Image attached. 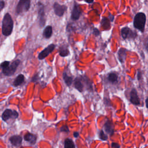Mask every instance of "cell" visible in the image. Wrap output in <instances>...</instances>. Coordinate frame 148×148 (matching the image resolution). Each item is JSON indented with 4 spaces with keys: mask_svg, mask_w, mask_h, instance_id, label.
<instances>
[{
    "mask_svg": "<svg viewBox=\"0 0 148 148\" xmlns=\"http://www.w3.org/2000/svg\"><path fill=\"white\" fill-rule=\"evenodd\" d=\"M14 26V22L11 15L6 13L2 21V34L5 36H8L12 33Z\"/></svg>",
    "mask_w": 148,
    "mask_h": 148,
    "instance_id": "cell-1",
    "label": "cell"
},
{
    "mask_svg": "<svg viewBox=\"0 0 148 148\" xmlns=\"http://www.w3.org/2000/svg\"><path fill=\"white\" fill-rule=\"evenodd\" d=\"M146 21V16L145 14L142 12H139L134 17L133 22L134 26L136 29L143 32L145 31Z\"/></svg>",
    "mask_w": 148,
    "mask_h": 148,
    "instance_id": "cell-2",
    "label": "cell"
},
{
    "mask_svg": "<svg viewBox=\"0 0 148 148\" xmlns=\"http://www.w3.org/2000/svg\"><path fill=\"white\" fill-rule=\"evenodd\" d=\"M20 63V60H16L14 61H13L12 64H9L8 66H6V68L2 69V73L7 76H10L13 75L14 72H16L17 68L18 67V66L19 65Z\"/></svg>",
    "mask_w": 148,
    "mask_h": 148,
    "instance_id": "cell-3",
    "label": "cell"
},
{
    "mask_svg": "<svg viewBox=\"0 0 148 148\" xmlns=\"http://www.w3.org/2000/svg\"><path fill=\"white\" fill-rule=\"evenodd\" d=\"M38 18L40 27H43L46 23V15L45 6L41 2L38 3Z\"/></svg>",
    "mask_w": 148,
    "mask_h": 148,
    "instance_id": "cell-4",
    "label": "cell"
},
{
    "mask_svg": "<svg viewBox=\"0 0 148 148\" xmlns=\"http://www.w3.org/2000/svg\"><path fill=\"white\" fill-rule=\"evenodd\" d=\"M31 0H19L16 8V12L17 14L27 12L30 8Z\"/></svg>",
    "mask_w": 148,
    "mask_h": 148,
    "instance_id": "cell-5",
    "label": "cell"
},
{
    "mask_svg": "<svg viewBox=\"0 0 148 148\" xmlns=\"http://www.w3.org/2000/svg\"><path fill=\"white\" fill-rule=\"evenodd\" d=\"M121 36L124 39H134L136 37L137 34L128 27H124L121 29Z\"/></svg>",
    "mask_w": 148,
    "mask_h": 148,
    "instance_id": "cell-6",
    "label": "cell"
},
{
    "mask_svg": "<svg viewBox=\"0 0 148 148\" xmlns=\"http://www.w3.org/2000/svg\"><path fill=\"white\" fill-rule=\"evenodd\" d=\"M18 116V112L15 110H12L10 109H6L5 111L2 113V119L4 121H6L10 119L13 118L16 119Z\"/></svg>",
    "mask_w": 148,
    "mask_h": 148,
    "instance_id": "cell-7",
    "label": "cell"
},
{
    "mask_svg": "<svg viewBox=\"0 0 148 148\" xmlns=\"http://www.w3.org/2000/svg\"><path fill=\"white\" fill-rule=\"evenodd\" d=\"M53 9L55 14L59 17L64 15L67 9V6L65 5H60L57 2H55L53 5Z\"/></svg>",
    "mask_w": 148,
    "mask_h": 148,
    "instance_id": "cell-8",
    "label": "cell"
},
{
    "mask_svg": "<svg viewBox=\"0 0 148 148\" xmlns=\"http://www.w3.org/2000/svg\"><path fill=\"white\" fill-rule=\"evenodd\" d=\"M56 45L54 44H50L45 49H43L38 55V58L39 60H43L48 56L55 49Z\"/></svg>",
    "mask_w": 148,
    "mask_h": 148,
    "instance_id": "cell-9",
    "label": "cell"
},
{
    "mask_svg": "<svg viewBox=\"0 0 148 148\" xmlns=\"http://www.w3.org/2000/svg\"><path fill=\"white\" fill-rule=\"evenodd\" d=\"M82 11L80 8L79 5H78L76 3H75L71 13V18L73 20H77L79 18L82 14Z\"/></svg>",
    "mask_w": 148,
    "mask_h": 148,
    "instance_id": "cell-10",
    "label": "cell"
},
{
    "mask_svg": "<svg viewBox=\"0 0 148 148\" xmlns=\"http://www.w3.org/2000/svg\"><path fill=\"white\" fill-rule=\"evenodd\" d=\"M130 101L132 103L135 105H139L140 104V100L138 97L137 91L135 88L132 89V90L130 92Z\"/></svg>",
    "mask_w": 148,
    "mask_h": 148,
    "instance_id": "cell-11",
    "label": "cell"
},
{
    "mask_svg": "<svg viewBox=\"0 0 148 148\" xmlns=\"http://www.w3.org/2000/svg\"><path fill=\"white\" fill-rule=\"evenodd\" d=\"M9 141L14 146L19 147L22 143V137L20 135H13L9 138Z\"/></svg>",
    "mask_w": 148,
    "mask_h": 148,
    "instance_id": "cell-12",
    "label": "cell"
},
{
    "mask_svg": "<svg viewBox=\"0 0 148 148\" xmlns=\"http://www.w3.org/2000/svg\"><path fill=\"white\" fill-rule=\"evenodd\" d=\"M25 140L28 142L31 145H34L36 143L37 136L35 134H31L30 132H27L24 136Z\"/></svg>",
    "mask_w": 148,
    "mask_h": 148,
    "instance_id": "cell-13",
    "label": "cell"
},
{
    "mask_svg": "<svg viewBox=\"0 0 148 148\" xmlns=\"http://www.w3.org/2000/svg\"><path fill=\"white\" fill-rule=\"evenodd\" d=\"M52 33H53L52 27L50 25H47L45 28L43 30V35L46 39H49L51 36Z\"/></svg>",
    "mask_w": 148,
    "mask_h": 148,
    "instance_id": "cell-14",
    "label": "cell"
},
{
    "mask_svg": "<svg viewBox=\"0 0 148 148\" xmlns=\"http://www.w3.org/2000/svg\"><path fill=\"white\" fill-rule=\"evenodd\" d=\"M104 128L106 132L109 135H112L113 134V128L112 123L109 120H108L105 123Z\"/></svg>",
    "mask_w": 148,
    "mask_h": 148,
    "instance_id": "cell-15",
    "label": "cell"
},
{
    "mask_svg": "<svg viewBox=\"0 0 148 148\" xmlns=\"http://www.w3.org/2000/svg\"><path fill=\"white\" fill-rule=\"evenodd\" d=\"M126 52H127V50L125 49H124V48L120 49L119 51H118L119 59V61L121 63H123L124 62V60H125Z\"/></svg>",
    "mask_w": 148,
    "mask_h": 148,
    "instance_id": "cell-16",
    "label": "cell"
},
{
    "mask_svg": "<svg viewBox=\"0 0 148 148\" xmlns=\"http://www.w3.org/2000/svg\"><path fill=\"white\" fill-rule=\"evenodd\" d=\"M24 79H25L24 76L22 74L18 75L13 82V86L15 87H17L21 85L24 82Z\"/></svg>",
    "mask_w": 148,
    "mask_h": 148,
    "instance_id": "cell-17",
    "label": "cell"
},
{
    "mask_svg": "<svg viewBox=\"0 0 148 148\" xmlns=\"http://www.w3.org/2000/svg\"><path fill=\"white\" fill-rule=\"evenodd\" d=\"M74 87L80 92H82L83 89V84L82 83L81 80L77 77L74 80Z\"/></svg>",
    "mask_w": 148,
    "mask_h": 148,
    "instance_id": "cell-18",
    "label": "cell"
},
{
    "mask_svg": "<svg viewBox=\"0 0 148 148\" xmlns=\"http://www.w3.org/2000/svg\"><path fill=\"white\" fill-rule=\"evenodd\" d=\"M69 53V50L68 47L66 45H62L60 47L59 50V54L61 57H65L67 56Z\"/></svg>",
    "mask_w": 148,
    "mask_h": 148,
    "instance_id": "cell-19",
    "label": "cell"
},
{
    "mask_svg": "<svg viewBox=\"0 0 148 148\" xmlns=\"http://www.w3.org/2000/svg\"><path fill=\"white\" fill-rule=\"evenodd\" d=\"M101 26L104 29H109L110 27V21L108 18L103 17L101 20Z\"/></svg>",
    "mask_w": 148,
    "mask_h": 148,
    "instance_id": "cell-20",
    "label": "cell"
},
{
    "mask_svg": "<svg viewBox=\"0 0 148 148\" xmlns=\"http://www.w3.org/2000/svg\"><path fill=\"white\" fill-rule=\"evenodd\" d=\"M63 79L64 80L65 83H66V84L68 86H71L73 82V79L71 76H69L66 72H64L63 73Z\"/></svg>",
    "mask_w": 148,
    "mask_h": 148,
    "instance_id": "cell-21",
    "label": "cell"
},
{
    "mask_svg": "<svg viewBox=\"0 0 148 148\" xmlns=\"http://www.w3.org/2000/svg\"><path fill=\"white\" fill-rule=\"evenodd\" d=\"M108 79V80L110 82H111L112 83H115L116 82H117L118 76L116 73L112 72V73H110L109 74Z\"/></svg>",
    "mask_w": 148,
    "mask_h": 148,
    "instance_id": "cell-22",
    "label": "cell"
},
{
    "mask_svg": "<svg viewBox=\"0 0 148 148\" xmlns=\"http://www.w3.org/2000/svg\"><path fill=\"white\" fill-rule=\"evenodd\" d=\"M64 148H75V144L71 139L67 138L65 140Z\"/></svg>",
    "mask_w": 148,
    "mask_h": 148,
    "instance_id": "cell-23",
    "label": "cell"
},
{
    "mask_svg": "<svg viewBox=\"0 0 148 148\" xmlns=\"http://www.w3.org/2000/svg\"><path fill=\"white\" fill-rule=\"evenodd\" d=\"M99 136L100 138L101 139H102V140H106L108 139V136L107 135L104 133V132L101 130L99 132Z\"/></svg>",
    "mask_w": 148,
    "mask_h": 148,
    "instance_id": "cell-24",
    "label": "cell"
},
{
    "mask_svg": "<svg viewBox=\"0 0 148 148\" xmlns=\"http://www.w3.org/2000/svg\"><path fill=\"white\" fill-rule=\"evenodd\" d=\"M60 130H61V131L67 132L69 131V128L67 125H63L62 127H61Z\"/></svg>",
    "mask_w": 148,
    "mask_h": 148,
    "instance_id": "cell-25",
    "label": "cell"
},
{
    "mask_svg": "<svg viewBox=\"0 0 148 148\" xmlns=\"http://www.w3.org/2000/svg\"><path fill=\"white\" fill-rule=\"evenodd\" d=\"M92 34H93L95 36H98V35H99L100 32H99V31L97 28H94V29H93Z\"/></svg>",
    "mask_w": 148,
    "mask_h": 148,
    "instance_id": "cell-26",
    "label": "cell"
},
{
    "mask_svg": "<svg viewBox=\"0 0 148 148\" xmlns=\"http://www.w3.org/2000/svg\"><path fill=\"white\" fill-rule=\"evenodd\" d=\"M5 3L3 0H0V11H1L5 7Z\"/></svg>",
    "mask_w": 148,
    "mask_h": 148,
    "instance_id": "cell-27",
    "label": "cell"
},
{
    "mask_svg": "<svg viewBox=\"0 0 148 148\" xmlns=\"http://www.w3.org/2000/svg\"><path fill=\"white\" fill-rule=\"evenodd\" d=\"M112 148H120V145L117 143H112Z\"/></svg>",
    "mask_w": 148,
    "mask_h": 148,
    "instance_id": "cell-28",
    "label": "cell"
},
{
    "mask_svg": "<svg viewBox=\"0 0 148 148\" xmlns=\"http://www.w3.org/2000/svg\"><path fill=\"white\" fill-rule=\"evenodd\" d=\"M109 21H113L114 20V16L112 15V14H109Z\"/></svg>",
    "mask_w": 148,
    "mask_h": 148,
    "instance_id": "cell-29",
    "label": "cell"
},
{
    "mask_svg": "<svg viewBox=\"0 0 148 148\" xmlns=\"http://www.w3.org/2000/svg\"><path fill=\"white\" fill-rule=\"evenodd\" d=\"M142 77V73L140 72H138V80H140Z\"/></svg>",
    "mask_w": 148,
    "mask_h": 148,
    "instance_id": "cell-30",
    "label": "cell"
},
{
    "mask_svg": "<svg viewBox=\"0 0 148 148\" xmlns=\"http://www.w3.org/2000/svg\"><path fill=\"white\" fill-rule=\"evenodd\" d=\"M79 135V132H75L73 133V136H74L75 138L78 137Z\"/></svg>",
    "mask_w": 148,
    "mask_h": 148,
    "instance_id": "cell-31",
    "label": "cell"
},
{
    "mask_svg": "<svg viewBox=\"0 0 148 148\" xmlns=\"http://www.w3.org/2000/svg\"><path fill=\"white\" fill-rule=\"evenodd\" d=\"M84 1L88 3H91L94 2V0H84Z\"/></svg>",
    "mask_w": 148,
    "mask_h": 148,
    "instance_id": "cell-32",
    "label": "cell"
}]
</instances>
